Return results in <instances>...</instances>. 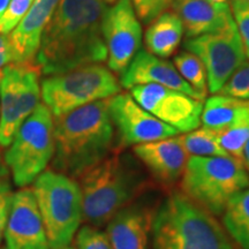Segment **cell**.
I'll return each mask as SVG.
<instances>
[{
    "instance_id": "cell-37",
    "label": "cell",
    "mask_w": 249,
    "mask_h": 249,
    "mask_svg": "<svg viewBox=\"0 0 249 249\" xmlns=\"http://www.w3.org/2000/svg\"><path fill=\"white\" fill-rule=\"evenodd\" d=\"M211 2H217V4H222V2H227V0H209Z\"/></svg>"
},
{
    "instance_id": "cell-13",
    "label": "cell",
    "mask_w": 249,
    "mask_h": 249,
    "mask_svg": "<svg viewBox=\"0 0 249 249\" xmlns=\"http://www.w3.org/2000/svg\"><path fill=\"white\" fill-rule=\"evenodd\" d=\"M108 114L118 130L121 147L138 145L178 135L179 132L161 123L140 107L130 93L119 92L108 98Z\"/></svg>"
},
{
    "instance_id": "cell-25",
    "label": "cell",
    "mask_w": 249,
    "mask_h": 249,
    "mask_svg": "<svg viewBox=\"0 0 249 249\" xmlns=\"http://www.w3.org/2000/svg\"><path fill=\"white\" fill-rule=\"evenodd\" d=\"M173 65L183 80L193 87L202 97H207V71L200 59L191 52H181L173 59Z\"/></svg>"
},
{
    "instance_id": "cell-22",
    "label": "cell",
    "mask_w": 249,
    "mask_h": 249,
    "mask_svg": "<svg viewBox=\"0 0 249 249\" xmlns=\"http://www.w3.org/2000/svg\"><path fill=\"white\" fill-rule=\"evenodd\" d=\"M223 223L233 240L249 249V187L233 196L223 214Z\"/></svg>"
},
{
    "instance_id": "cell-4",
    "label": "cell",
    "mask_w": 249,
    "mask_h": 249,
    "mask_svg": "<svg viewBox=\"0 0 249 249\" xmlns=\"http://www.w3.org/2000/svg\"><path fill=\"white\" fill-rule=\"evenodd\" d=\"M82 217L89 225H107L117 213L141 194L147 180L123 155L107 156L80 177Z\"/></svg>"
},
{
    "instance_id": "cell-29",
    "label": "cell",
    "mask_w": 249,
    "mask_h": 249,
    "mask_svg": "<svg viewBox=\"0 0 249 249\" xmlns=\"http://www.w3.org/2000/svg\"><path fill=\"white\" fill-rule=\"evenodd\" d=\"M130 2L139 20L150 23L172 6L173 0H130Z\"/></svg>"
},
{
    "instance_id": "cell-17",
    "label": "cell",
    "mask_w": 249,
    "mask_h": 249,
    "mask_svg": "<svg viewBox=\"0 0 249 249\" xmlns=\"http://www.w3.org/2000/svg\"><path fill=\"white\" fill-rule=\"evenodd\" d=\"M134 154L152 176L164 185H172L185 172L189 156L178 138H167L135 145Z\"/></svg>"
},
{
    "instance_id": "cell-33",
    "label": "cell",
    "mask_w": 249,
    "mask_h": 249,
    "mask_svg": "<svg viewBox=\"0 0 249 249\" xmlns=\"http://www.w3.org/2000/svg\"><path fill=\"white\" fill-rule=\"evenodd\" d=\"M7 176H8V167L7 165H6L5 160H2L1 155H0V181H1V180L7 179Z\"/></svg>"
},
{
    "instance_id": "cell-35",
    "label": "cell",
    "mask_w": 249,
    "mask_h": 249,
    "mask_svg": "<svg viewBox=\"0 0 249 249\" xmlns=\"http://www.w3.org/2000/svg\"><path fill=\"white\" fill-rule=\"evenodd\" d=\"M11 0H0V18H2V15L5 14L6 9H7Z\"/></svg>"
},
{
    "instance_id": "cell-24",
    "label": "cell",
    "mask_w": 249,
    "mask_h": 249,
    "mask_svg": "<svg viewBox=\"0 0 249 249\" xmlns=\"http://www.w3.org/2000/svg\"><path fill=\"white\" fill-rule=\"evenodd\" d=\"M217 140L227 155L244 163V148L249 139V114L216 130Z\"/></svg>"
},
{
    "instance_id": "cell-7",
    "label": "cell",
    "mask_w": 249,
    "mask_h": 249,
    "mask_svg": "<svg viewBox=\"0 0 249 249\" xmlns=\"http://www.w3.org/2000/svg\"><path fill=\"white\" fill-rule=\"evenodd\" d=\"M120 91V82L113 71L101 64L46 76L40 85L43 104L51 111L53 118L92 102L111 98Z\"/></svg>"
},
{
    "instance_id": "cell-34",
    "label": "cell",
    "mask_w": 249,
    "mask_h": 249,
    "mask_svg": "<svg viewBox=\"0 0 249 249\" xmlns=\"http://www.w3.org/2000/svg\"><path fill=\"white\" fill-rule=\"evenodd\" d=\"M244 165L245 167L247 169V171H249V139L246 142L245 148H244Z\"/></svg>"
},
{
    "instance_id": "cell-14",
    "label": "cell",
    "mask_w": 249,
    "mask_h": 249,
    "mask_svg": "<svg viewBox=\"0 0 249 249\" xmlns=\"http://www.w3.org/2000/svg\"><path fill=\"white\" fill-rule=\"evenodd\" d=\"M4 236L7 249H50L33 188H23L12 196Z\"/></svg>"
},
{
    "instance_id": "cell-39",
    "label": "cell",
    "mask_w": 249,
    "mask_h": 249,
    "mask_svg": "<svg viewBox=\"0 0 249 249\" xmlns=\"http://www.w3.org/2000/svg\"><path fill=\"white\" fill-rule=\"evenodd\" d=\"M66 249H70V248H66Z\"/></svg>"
},
{
    "instance_id": "cell-28",
    "label": "cell",
    "mask_w": 249,
    "mask_h": 249,
    "mask_svg": "<svg viewBox=\"0 0 249 249\" xmlns=\"http://www.w3.org/2000/svg\"><path fill=\"white\" fill-rule=\"evenodd\" d=\"M34 0H11L5 14L0 18V35H8L22 20Z\"/></svg>"
},
{
    "instance_id": "cell-5",
    "label": "cell",
    "mask_w": 249,
    "mask_h": 249,
    "mask_svg": "<svg viewBox=\"0 0 249 249\" xmlns=\"http://www.w3.org/2000/svg\"><path fill=\"white\" fill-rule=\"evenodd\" d=\"M249 187L242 161L231 156L189 157L181 177V192L211 214L219 216L236 193Z\"/></svg>"
},
{
    "instance_id": "cell-26",
    "label": "cell",
    "mask_w": 249,
    "mask_h": 249,
    "mask_svg": "<svg viewBox=\"0 0 249 249\" xmlns=\"http://www.w3.org/2000/svg\"><path fill=\"white\" fill-rule=\"evenodd\" d=\"M222 95L249 99V61H245L223 87Z\"/></svg>"
},
{
    "instance_id": "cell-36",
    "label": "cell",
    "mask_w": 249,
    "mask_h": 249,
    "mask_svg": "<svg viewBox=\"0 0 249 249\" xmlns=\"http://www.w3.org/2000/svg\"><path fill=\"white\" fill-rule=\"evenodd\" d=\"M101 1L104 4H116L118 0H101Z\"/></svg>"
},
{
    "instance_id": "cell-16",
    "label": "cell",
    "mask_w": 249,
    "mask_h": 249,
    "mask_svg": "<svg viewBox=\"0 0 249 249\" xmlns=\"http://www.w3.org/2000/svg\"><path fill=\"white\" fill-rule=\"evenodd\" d=\"M60 0H34L22 20L8 34L13 62H35L40 39Z\"/></svg>"
},
{
    "instance_id": "cell-2",
    "label": "cell",
    "mask_w": 249,
    "mask_h": 249,
    "mask_svg": "<svg viewBox=\"0 0 249 249\" xmlns=\"http://www.w3.org/2000/svg\"><path fill=\"white\" fill-rule=\"evenodd\" d=\"M54 119L52 166L70 178H80L110 155L114 127L108 98L92 102Z\"/></svg>"
},
{
    "instance_id": "cell-27",
    "label": "cell",
    "mask_w": 249,
    "mask_h": 249,
    "mask_svg": "<svg viewBox=\"0 0 249 249\" xmlns=\"http://www.w3.org/2000/svg\"><path fill=\"white\" fill-rule=\"evenodd\" d=\"M75 244L77 249H113L107 233L91 225L81 227L76 234Z\"/></svg>"
},
{
    "instance_id": "cell-10",
    "label": "cell",
    "mask_w": 249,
    "mask_h": 249,
    "mask_svg": "<svg viewBox=\"0 0 249 249\" xmlns=\"http://www.w3.org/2000/svg\"><path fill=\"white\" fill-rule=\"evenodd\" d=\"M183 46L203 62L208 89L213 93L219 92L233 73L246 61L235 21L218 33L187 38Z\"/></svg>"
},
{
    "instance_id": "cell-30",
    "label": "cell",
    "mask_w": 249,
    "mask_h": 249,
    "mask_svg": "<svg viewBox=\"0 0 249 249\" xmlns=\"http://www.w3.org/2000/svg\"><path fill=\"white\" fill-rule=\"evenodd\" d=\"M231 11L239 35H240L246 58H249V5L240 0H231Z\"/></svg>"
},
{
    "instance_id": "cell-31",
    "label": "cell",
    "mask_w": 249,
    "mask_h": 249,
    "mask_svg": "<svg viewBox=\"0 0 249 249\" xmlns=\"http://www.w3.org/2000/svg\"><path fill=\"white\" fill-rule=\"evenodd\" d=\"M12 188L7 179L0 181V242L5 234L6 224H7L9 208L12 202Z\"/></svg>"
},
{
    "instance_id": "cell-20",
    "label": "cell",
    "mask_w": 249,
    "mask_h": 249,
    "mask_svg": "<svg viewBox=\"0 0 249 249\" xmlns=\"http://www.w3.org/2000/svg\"><path fill=\"white\" fill-rule=\"evenodd\" d=\"M183 33V24L177 13L164 12L149 23L144 35L145 49L158 58H169L178 49Z\"/></svg>"
},
{
    "instance_id": "cell-15",
    "label": "cell",
    "mask_w": 249,
    "mask_h": 249,
    "mask_svg": "<svg viewBox=\"0 0 249 249\" xmlns=\"http://www.w3.org/2000/svg\"><path fill=\"white\" fill-rule=\"evenodd\" d=\"M119 82L126 89L142 85H160L200 101L205 99L182 79L173 64L149 53L147 50H140L135 54L128 67L121 73Z\"/></svg>"
},
{
    "instance_id": "cell-3",
    "label": "cell",
    "mask_w": 249,
    "mask_h": 249,
    "mask_svg": "<svg viewBox=\"0 0 249 249\" xmlns=\"http://www.w3.org/2000/svg\"><path fill=\"white\" fill-rule=\"evenodd\" d=\"M151 234L152 249H236L213 214L179 191L155 211Z\"/></svg>"
},
{
    "instance_id": "cell-12",
    "label": "cell",
    "mask_w": 249,
    "mask_h": 249,
    "mask_svg": "<svg viewBox=\"0 0 249 249\" xmlns=\"http://www.w3.org/2000/svg\"><path fill=\"white\" fill-rule=\"evenodd\" d=\"M108 70L121 74L140 51L142 27L130 0H118L105 12L102 22Z\"/></svg>"
},
{
    "instance_id": "cell-6",
    "label": "cell",
    "mask_w": 249,
    "mask_h": 249,
    "mask_svg": "<svg viewBox=\"0 0 249 249\" xmlns=\"http://www.w3.org/2000/svg\"><path fill=\"white\" fill-rule=\"evenodd\" d=\"M33 192L50 249L68 248L83 219L80 186L73 178L49 170L37 177Z\"/></svg>"
},
{
    "instance_id": "cell-11",
    "label": "cell",
    "mask_w": 249,
    "mask_h": 249,
    "mask_svg": "<svg viewBox=\"0 0 249 249\" xmlns=\"http://www.w3.org/2000/svg\"><path fill=\"white\" fill-rule=\"evenodd\" d=\"M129 90L140 107L179 133L200 126L203 101L160 85L135 86Z\"/></svg>"
},
{
    "instance_id": "cell-18",
    "label": "cell",
    "mask_w": 249,
    "mask_h": 249,
    "mask_svg": "<svg viewBox=\"0 0 249 249\" xmlns=\"http://www.w3.org/2000/svg\"><path fill=\"white\" fill-rule=\"evenodd\" d=\"M173 12L180 18L188 38L222 31L234 22L227 2L209 0H173Z\"/></svg>"
},
{
    "instance_id": "cell-21",
    "label": "cell",
    "mask_w": 249,
    "mask_h": 249,
    "mask_svg": "<svg viewBox=\"0 0 249 249\" xmlns=\"http://www.w3.org/2000/svg\"><path fill=\"white\" fill-rule=\"evenodd\" d=\"M247 114H249V99L214 95L208 98L203 105L201 123L208 128L219 130Z\"/></svg>"
},
{
    "instance_id": "cell-19",
    "label": "cell",
    "mask_w": 249,
    "mask_h": 249,
    "mask_svg": "<svg viewBox=\"0 0 249 249\" xmlns=\"http://www.w3.org/2000/svg\"><path fill=\"white\" fill-rule=\"evenodd\" d=\"M154 213L144 205L130 203L114 214L107 225L113 249H148Z\"/></svg>"
},
{
    "instance_id": "cell-9",
    "label": "cell",
    "mask_w": 249,
    "mask_h": 249,
    "mask_svg": "<svg viewBox=\"0 0 249 249\" xmlns=\"http://www.w3.org/2000/svg\"><path fill=\"white\" fill-rule=\"evenodd\" d=\"M40 71L35 62H12L0 71V147H8L38 107Z\"/></svg>"
},
{
    "instance_id": "cell-8",
    "label": "cell",
    "mask_w": 249,
    "mask_h": 249,
    "mask_svg": "<svg viewBox=\"0 0 249 249\" xmlns=\"http://www.w3.org/2000/svg\"><path fill=\"white\" fill-rule=\"evenodd\" d=\"M5 154L15 185L26 187L44 172L54 154V119L44 104L21 124Z\"/></svg>"
},
{
    "instance_id": "cell-32",
    "label": "cell",
    "mask_w": 249,
    "mask_h": 249,
    "mask_svg": "<svg viewBox=\"0 0 249 249\" xmlns=\"http://www.w3.org/2000/svg\"><path fill=\"white\" fill-rule=\"evenodd\" d=\"M13 62V53L7 35H0V71Z\"/></svg>"
},
{
    "instance_id": "cell-1",
    "label": "cell",
    "mask_w": 249,
    "mask_h": 249,
    "mask_svg": "<svg viewBox=\"0 0 249 249\" xmlns=\"http://www.w3.org/2000/svg\"><path fill=\"white\" fill-rule=\"evenodd\" d=\"M107 9L101 0H60L35 58L40 74L55 75L107 60L102 31Z\"/></svg>"
},
{
    "instance_id": "cell-38",
    "label": "cell",
    "mask_w": 249,
    "mask_h": 249,
    "mask_svg": "<svg viewBox=\"0 0 249 249\" xmlns=\"http://www.w3.org/2000/svg\"><path fill=\"white\" fill-rule=\"evenodd\" d=\"M240 1H242V2H245V4L249 5V0H240Z\"/></svg>"
},
{
    "instance_id": "cell-23",
    "label": "cell",
    "mask_w": 249,
    "mask_h": 249,
    "mask_svg": "<svg viewBox=\"0 0 249 249\" xmlns=\"http://www.w3.org/2000/svg\"><path fill=\"white\" fill-rule=\"evenodd\" d=\"M183 149L191 157H213L229 156L220 147L216 130L203 127L179 136Z\"/></svg>"
}]
</instances>
